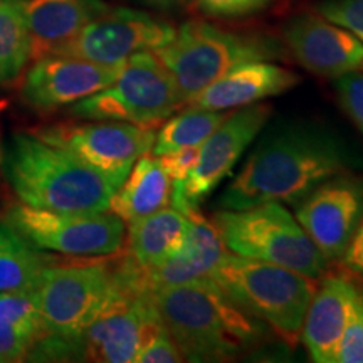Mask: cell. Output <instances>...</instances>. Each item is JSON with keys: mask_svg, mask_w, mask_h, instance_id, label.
Segmentation results:
<instances>
[{"mask_svg": "<svg viewBox=\"0 0 363 363\" xmlns=\"http://www.w3.org/2000/svg\"><path fill=\"white\" fill-rule=\"evenodd\" d=\"M352 163L350 150L326 128L276 125L222 192L219 207L238 211L266 202L296 206L325 180L350 170Z\"/></svg>", "mask_w": 363, "mask_h": 363, "instance_id": "obj_1", "label": "cell"}, {"mask_svg": "<svg viewBox=\"0 0 363 363\" xmlns=\"http://www.w3.org/2000/svg\"><path fill=\"white\" fill-rule=\"evenodd\" d=\"M158 315L184 362H227L261 342L264 323L230 301L212 279L153 291Z\"/></svg>", "mask_w": 363, "mask_h": 363, "instance_id": "obj_2", "label": "cell"}, {"mask_svg": "<svg viewBox=\"0 0 363 363\" xmlns=\"http://www.w3.org/2000/svg\"><path fill=\"white\" fill-rule=\"evenodd\" d=\"M2 169L21 202L48 211L103 212L116 192L101 174L35 133L9 140Z\"/></svg>", "mask_w": 363, "mask_h": 363, "instance_id": "obj_3", "label": "cell"}, {"mask_svg": "<svg viewBox=\"0 0 363 363\" xmlns=\"http://www.w3.org/2000/svg\"><path fill=\"white\" fill-rule=\"evenodd\" d=\"M211 279L230 301L262 321L286 345L296 347L318 279L233 252L222 257Z\"/></svg>", "mask_w": 363, "mask_h": 363, "instance_id": "obj_4", "label": "cell"}, {"mask_svg": "<svg viewBox=\"0 0 363 363\" xmlns=\"http://www.w3.org/2000/svg\"><path fill=\"white\" fill-rule=\"evenodd\" d=\"M212 224L227 251L238 256L288 267L311 279H320L328 266L296 217L281 202L238 211L219 208Z\"/></svg>", "mask_w": 363, "mask_h": 363, "instance_id": "obj_5", "label": "cell"}, {"mask_svg": "<svg viewBox=\"0 0 363 363\" xmlns=\"http://www.w3.org/2000/svg\"><path fill=\"white\" fill-rule=\"evenodd\" d=\"M153 52L174 76L184 106H189L234 67L274 57L276 48L262 38L233 33L207 21H189L169 44Z\"/></svg>", "mask_w": 363, "mask_h": 363, "instance_id": "obj_6", "label": "cell"}, {"mask_svg": "<svg viewBox=\"0 0 363 363\" xmlns=\"http://www.w3.org/2000/svg\"><path fill=\"white\" fill-rule=\"evenodd\" d=\"M184 106L174 76L153 51H140L120 65L113 83L74 103L71 113L94 121L160 126Z\"/></svg>", "mask_w": 363, "mask_h": 363, "instance_id": "obj_7", "label": "cell"}, {"mask_svg": "<svg viewBox=\"0 0 363 363\" xmlns=\"http://www.w3.org/2000/svg\"><path fill=\"white\" fill-rule=\"evenodd\" d=\"M115 289L113 259L45 266L34 289L44 337L66 340L74 357L72 345L99 315Z\"/></svg>", "mask_w": 363, "mask_h": 363, "instance_id": "obj_8", "label": "cell"}, {"mask_svg": "<svg viewBox=\"0 0 363 363\" xmlns=\"http://www.w3.org/2000/svg\"><path fill=\"white\" fill-rule=\"evenodd\" d=\"M6 219L30 246L67 256H115L126 239L125 222L110 211L57 212L19 202L7 208Z\"/></svg>", "mask_w": 363, "mask_h": 363, "instance_id": "obj_9", "label": "cell"}, {"mask_svg": "<svg viewBox=\"0 0 363 363\" xmlns=\"http://www.w3.org/2000/svg\"><path fill=\"white\" fill-rule=\"evenodd\" d=\"M44 142L59 147L101 174L118 189L140 157L152 152L155 128L106 121V123H59L33 131Z\"/></svg>", "mask_w": 363, "mask_h": 363, "instance_id": "obj_10", "label": "cell"}, {"mask_svg": "<svg viewBox=\"0 0 363 363\" xmlns=\"http://www.w3.org/2000/svg\"><path fill=\"white\" fill-rule=\"evenodd\" d=\"M175 27L147 12L110 9L88 22L57 54L118 66L140 51H155L174 39Z\"/></svg>", "mask_w": 363, "mask_h": 363, "instance_id": "obj_11", "label": "cell"}, {"mask_svg": "<svg viewBox=\"0 0 363 363\" xmlns=\"http://www.w3.org/2000/svg\"><path fill=\"white\" fill-rule=\"evenodd\" d=\"M294 217L326 261L342 259L363 217V179L345 172L325 180L296 203Z\"/></svg>", "mask_w": 363, "mask_h": 363, "instance_id": "obj_12", "label": "cell"}, {"mask_svg": "<svg viewBox=\"0 0 363 363\" xmlns=\"http://www.w3.org/2000/svg\"><path fill=\"white\" fill-rule=\"evenodd\" d=\"M271 115L269 104L235 108L201 145V157L189 179L184 184H174V189L189 203L199 206L225 177L233 174L235 163L264 128Z\"/></svg>", "mask_w": 363, "mask_h": 363, "instance_id": "obj_13", "label": "cell"}, {"mask_svg": "<svg viewBox=\"0 0 363 363\" xmlns=\"http://www.w3.org/2000/svg\"><path fill=\"white\" fill-rule=\"evenodd\" d=\"M118 66L99 65L74 56L51 54L27 71L22 96L38 111H56L108 88L116 79Z\"/></svg>", "mask_w": 363, "mask_h": 363, "instance_id": "obj_14", "label": "cell"}, {"mask_svg": "<svg viewBox=\"0 0 363 363\" xmlns=\"http://www.w3.org/2000/svg\"><path fill=\"white\" fill-rule=\"evenodd\" d=\"M283 34L294 59L321 78H340L363 67L362 40L320 13L296 16Z\"/></svg>", "mask_w": 363, "mask_h": 363, "instance_id": "obj_15", "label": "cell"}, {"mask_svg": "<svg viewBox=\"0 0 363 363\" xmlns=\"http://www.w3.org/2000/svg\"><path fill=\"white\" fill-rule=\"evenodd\" d=\"M170 206L189 217L190 227L184 244L174 256L155 267L142 266L145 281L152 291L165 286L201 283L211 279L222 257L229 252L212 220H207L199 211V206L189 203L175 189Z\"/></svg>", "mask_w": 363, "mask_h": 363, "instance_id": "obj_16", "label": "cell"}, {"mask_svg": "<svg viewBox=\"0 0 363 363\" xmlns=\"http://www.w3.org/2000/svg\"><path fill=\"white\" fill-rule=\"evenodd\" d=\"M320 279L303 321L301 338L313 360L335 363L360 286L343 274H326Z\"/></svg>", "mask_w": 363, "mask_h": 363, "instance_id": "obj_17", "label": "cell"}, {"mask_svg": "<svg viewBox=\"0 0 363 363\" xmlns=\"http://www.w3.org/2000/svg\"><path fill=\"white\" fill-rule=\"evenodd\" d=\"M299 83L296 72L266 61L240 65L212 83L189 106L227 111L278 96Z\"/></svg>", "mask_w": 363, "mask_h": 363, "instance_id": "obj_18", "label": "cell"}, {"mask_svg": "<svg viewBox=\"0 0 363 363\" xmlns=\"http://www.w3.org/2000/svg\"><path fill=\"white\" fill-rule=\"evenodd\" d=\"M106 9L101 0H22L30 59L57 54Z\"/></svg>", "mask_w": 363, "mask_h": 363, "instance_id": "obj_19", "label": "cell"}, {"mask_svg": "<svg viewBox=\"0 0 363 363\" xmlns=\"http://www.w3.org/2000/svg\"><path fill=\"white\" fill-rule=\"evenodd\" d=\"M174 180L157 155L140 157L123 184L113 194L108 211L123 222H131L162 211L172 203Z\"/></svg>", "mask_w": 363, "mask_h": 363, "instance_id": "obj_20", "label": "cell"}, {"mask_svg": "<svg viewBox=\"0 0 363 363\" xmlns=\"http://www.w3.org/2000/svg\"><path fill=\"white\" fill-rule=\"evenodd\" d=\"M126 249L143 267H155L179 251L187 238L190 219L175 207H165L128 224Z\"/></svg>", "mask_w": 363, "mask_h": 363, "instance_id": "obj_21", "label": "cell"}, {"mask_svg": "<svg viewBox=\"0 0 363 363\" xmlns=\"http://www.w3.org/2000/svg\"><path fill=\"white\" fill-rule=\"evenodd\" d=\"M44 335L34 291L0 293V363L27 360Z\"/></svg>", "mask_w": 363, "mask_h": 363, "instance_id": "obj_22", "label": "cell"}, {"mask_svg": "<svg viewBox=\"0 0 363 363\" xmlns=\"http://www.w3.org/2000/svg\"><path fill=\"white\" fill-rule=\"evenodd\" d=\"M45 261L11 225L0 222V293L34 291Z\"/></svg>", "mask_w": 363, "mask_h": 363, "instance_id": "obj_23", "label": "cell"}, {"mask_svg": "<svg viewBox=\"0 0 363 363\" xmlns=\"http://www.w3.org/2000/svg\"><path fill=\"white\" fill-rule=\"evenodd\" d=\"M227 116H229L227 111L187 106V110L182 111L180 115L170 116L160 125V131L155 135L152 153L160 157L175 152V150L202 145L219 128Z\"/></svg>", "mask_w": 363, "mask_h": 363, "instance_id": "obj_24", "label": "cell"}, {"mask_svg": "<svg viewBox=\"0 0 363 363\" xmlns=\"http://www.w3.org/2000/svg\"><path fill=\"white\" fill-rule=\"evenodd\" d=\"M30 61V38L22 0H0V83L21 74Z\"/></svg>", "mask_w": 363, "mask_h": 363, "instance_id": "obj_25", "label": "cell"}, {"mask_svg": "<svg viewBox=\"0 0 363 363\" xmlns=\"http://www.w3.org/2000/svg\"><path fill=\"white\" fill-rule=\"evenodd\" d=\"M335 363H363V289L353 301L347 328L343 331L342 342L338 345Z\"/></svg>", "mask_w": 363, "mask_h": 363, "instance_id": "obj_26", "label": "cell"}, {"mask_svg": "<svg viewBox=\"0 0 363 363\" xmlns=\"http://www.w3.org/2000/svg\"><path fill=\"white\" fill-rule=\"evenodd\" d=\"M316 11L326 21L350 30L363 43V0H325Z\"/></svg>", "mask_w": 363, "mask_h": 363, "instance_id": "obj_27", "label": "cell"}, {"mask_svg": "<svg viewBox=\"0 0 363 363\" xmlns=\"http://www.w3.org/2000/svg\"><path fill=\"white\" fill-rule=\"evenodd\" d=\"M272 0H195V7L203 16L220 19H238L264 11Z\"/></svg>", "mask_w": 363, "mask_h": 363, "instance_id": "obj_28", "label": "cell"}, {"mask_svg": "<svg viewBox=\"0 0 363 363\" xmlns=\"http://www.w3.org/2000/svg\"><path fill=\"white\" fill-rule=\"evenodd\" d=\"M199 157H201V145L175 150V152L165 153V155H160L158 158H160L163 169L174 180V184H184L189 179V175L192 174L195 165H197Z\"/></svg>", "mask_w": 363, "mask_h": 363, "instance_id": "obj_29", "label": "cell"}, {"mask_svg": "<svg viewBox=\"0 0 363 363\" xmlns=\"http://www.w3.org/2000/svg\"><path fill=\"white\" fill-rule=\"evenodd\" d=\"M135 362L140 363H177L184 362V357L165 326L147 343V347L138 353Z\"/></svg>", "mask_w": 363, "mask_h": 363, "instance_id": "obj_30", "label": "cell"}, {"mask_svg": "<svg viewBox=\"0 0 363 363\" xmlns=\"http://www.w3.org/2000/svg\"><path fill=\"white\" fill-rule=\"evenodd\" d=\"M343 266L363 281V217L342 256Z\"/></svg>", "mask_w": 363, "mask_h": 363, "instance_id": "obj_31", "label": "cell"}, {"mask_svg": "<svg viewBox=\"0 0 363 363\" xmlns=\"http://www.w3.org/2000/svg\"><path fill=\"white\" fill-rule=\"evenodd\" d=\"M147 2L158 9H180L187 6L190 0H147Z\"/></svg>", "mask_w": 363, "mask_h": 363, "instance_id": "obj_32", "label": "cell"}, {"mask_svg": "<svg viewBox=\"0 0 363 363\" xmlns=\"http://www.w3.org/2000/svg\"><path fill=\"white\" fill-rule=\"evenodd\" d=\"M0 167H2V155H0Z\"/></svg>", "mask_w": 363, "mask_h": 363, "instance_id": "obj_33", "label": "cell"}]
</instances>
